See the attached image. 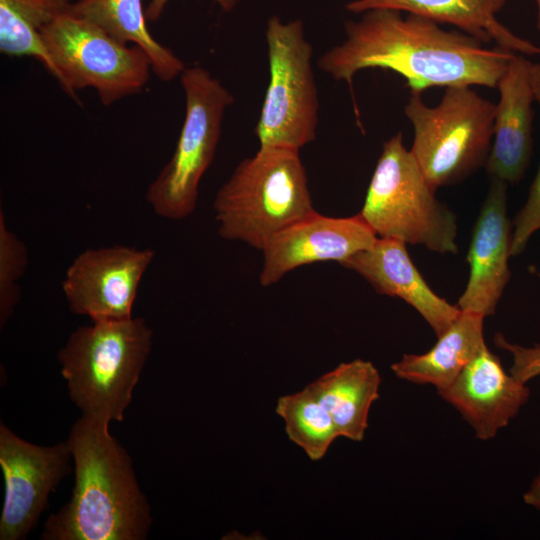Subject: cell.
<instances>
[{
  "label": "cell",
  "instance_id": "obj_1",
  "mask_svg": "<svg viewBox=\"0 0 540 540\" xmlns=\"http://www.w3.org/2000/svg\"><path fill=\"white\" fill-rule=\"evenodd\" d=\"M345 39L318 59L321 71L352 86L364 69H388L402 76L411 93L430 87H497L513 53L486 48L460 31L392 9H373L345 23Z\"/></svg>",
  "mask_w": 540,
  "mask_h": 540
},
{
  "label": "cell",
  "instance_id": "obj_2",
  "mask_svg": "<svg viewBox=\"0 0 540 540\" xmlns=\"http://www.w3.org/2000/svg\"><path fill=\"white\" fill-rule=\"evenodd\" d=\"M67 443L74 461L70 500L44 524L42 540H144L151 507L133 462L109 423L81 416Z\"/></svg>",
  "mask_w": 540,
  "mask_h": 540
},
{
  "label": "cell",
  "instance_id": "obj_3",
  "mask_svg": "<svg viewBox=\"0 0 540 540\" xmlns=\"http://www.w3.org/2000/svg\"><path fill=\"white\" fill-rule=\"evenodd\" d=\"M151 345L152 330L140 317L96 320L72 332L57 358L81 416L123 420Z\"/></svg>",
  "mask_w": 540,
  "mask_h": 540
},
{
  "label": "cell",
  "instance_id": "obj_4",
  "mask_svg": "<svg viewBox=\"0 0 540 540\" xmlns=\"http://www.w3.org/2000/svg\"><path fill=\"white\" fill-rule=\"evenodd\" d=\"M219 235L263 250L269 240L314 211L300 151L260 147L216 193Z\"/></svg>",
  "mask_w": 540,
  "mask_h": 540
},
{
  "label": "cell",
  "instance_id": "obj_5",
  "mask_svg": "<svg viewBox=\"0 0 540 540\" xmlns=\"http://www.w3.org/2000/svg\"><path fill=\"white\" fill-rule=\"evenodd\" d=\"M377 237L457 254V218L435 196L401 132L386 140L359 213Z\"/></svg>",
  "mask_w": 540,
  "mask_h": 540
},
{
  "label": "cell",
  "instance_id": "obj_6",
  "mask_svg": "<svg viewBox=\"0 0 540 540\" xmlns=\"http://www.w3.org/2000/svg\"><path fill=\"white\" fill-rule=\"evenodd\" d=\"M404 113L413 127L410 151L436 191L465 180L485 166L492 139L495 104L471 86L447 87L436 106L411 93Z\"/></svg>",
  "mask_w": 540,
  "mask_h": 540
},
{
  "label": "cell",
  "instance_id": "obj_7",
  "mask_svg": "<svg viewBox=\"0 0 540 540\" xmlns=\"http://www.w3.org/2000/svg\"><path fill=\"white\" fill-rule=\"evenodd\" d=\"M185 114L169 162L149 185L146 200L164 218L181 220L197 205L200 181L214 160L232 93L206 68L186 67L180 76Z\"/></svg>",
  "mask_w": 540,
  "mask_h": 540
},
{
  "label": "cell",
  "instance_id": "obj_8",
  "mask_svg": "<svg viewBox=\"0 0 540 540\" xmlns=\"http://www.w3.org/2000/svg\"><path fill=\"white\" fill-rule=\"evenodd\" d=\"M58 72L57 82L73 99L93 88L104 106L140 93L152 64L138 46L125 44L70 10L41 29Z\"/></svg>",
  "mask_w": 540,
  "mask_h": 540
},
{
  "label": "cell",
  "instance_id": "obj_9",
  "mask_svg": "<svg viewBox=\"0 0 540 540\" xmlns=\"http://www.w3.org/2000/svg\"><path fill=\"white\" fill-rule=\"evenodd\" d=\"M265 38L269 81L254 134L260 147L300 151L315 140L318 127L313 48L299 19L283 22L270 17Z\"/></svg>",
  "mask_w": 540,
  "mask_h": 540
},
{
  "label": "cell",
  "instance_id": "obj_10",
  "mask_svg": "<svg viewBox=\"0 0 540 540\" xmlns=\"http://www.w3.org/2000/svg\"><path fill=\"white\" fill-rule=\"evenodd\" d=\"M66 441L51 446L30 443L0 425V467L5 494L0 540H24L48 506V498L70 471Z\"/></svg>",
  "mask_w": 540,
  "mask_h": 540
},
{
  "label": "cell",
  "instance_id": "obj_11",
  "mask_svg": "<svg viewBox=\"0 0 540 540\" xmlns=\"http://www.w3.org/2000/svg\"><path fill=\"white\" fill-rule=\"evenodd\" d=\"M154 256L151 249L121 245L80 253L62 282L70 310L92 321L132 317L140 281Z\"/></svg>",
  "mask_w": 540,
  "mask_h": 540
},
{
  "label": "cell",
  "instance_id": "obj_12",
  "mask_svg": "<svg viewBox=\"0 0 540 540\" xmlns=\"http://www.w3.org/2000/svg\"><path fill=\"white\" fill-rule=\"evenodd\" d=\"M377 235L358 213L330 217L316 210L274 235L263 248L261 286H270L307 264L336 261L369 248Z\"/></svg>",
  "mask_w": 540,
  "mask_h": 540
},
{
  "label": "cell",
  "instance_id": "obj_13",
  "mask_svg": "<svg viewBox=\"0 0 540 540\" xmlns=\"http://www.w3.org/2000/svg\"><path fill=\"white\" fill-rule=\"evenodd\" d=\"M512 230L507 216V183L492 179L474 225L467 262L470 275L457 306L462 311L493 315L511 272Z\"/></svg>",
  "mask_w": 540,
  "mask_h": 540
},
{
  "label": "cell",
  "instance_id": "obj_14",
  "mask_svg": "<svg viewBox=\"0 0 540 540\" xmlns=\"http://www.w3.org/2000/svg\"><path fill=\"white\" fill-rule=\"evenodd\" d=\"M438 395L457 409L480 440H490L528 402L530 389L507 374L498 356L486 346Z\"/></svg>",
  "mask_w": 540,
  "mask_h": 540
},
{
  "label": "cell",
  "instance_id": "obj_15",
  "mask_svg": "<svg viewBox=\"0 0 540 540\" xmlns=\"http://www.w3.org/2000/svg\"><path fill=\"white\" fill-rule=\"evenodd\" d=\"M363 277L379 294L397 297L411 305L429 324L437 338L444 334L461 313L437 295L411 260L406 243L377 237L367 249L340 263Z\"/></svg>",
  "mask_w": 540,
  "mask_h": 540
},
{
  "label": "cell",
  "instance_id": "obj_16",
  "mask_svg": "<svg viewBox=\"0 0 540 540\" xmlns=\"http://www.w3.org/2000/svg\"><path fill=\"white\" fill-rule=\"evenodd\" d=\"M532 62L514 54L498 81L499 101L495 104L493 139L486 173L491 179L519 182L532 154Z\"/></svg>",
  "mask_w": 540,
  "mask_h": 540
},
{
  "label": "cell",
  "instance_id": "obj_17",
  "mask_svg": "<svg viewBox=\"0 0 540 540\" xmlns=\"http://www.w3.org/2000/svg\"><path fill=\"white\" fill-rule=\"evenodd\" d=\"M506 0H352L346 9L362 14L373 9H392L447 23L482 43L522 55L539 56L540 46L516 35L500 23L496 14Z\"/></svg>",
  "mask_w": 540,
  "mask_h": 540
},
{
  "label": "cell",
  "instance_id": "obj_18",
  "mask_svg": "<svg viewBox=\"0 0 540 540\" xmlns=\"http://www.w3.org/2000/svg\"><path fill=\"white\" fill-rule=\"evenodd\" d=\"M381 377L372 362L355 359L321 375L310 387L331 416L339 437L362 441Z\"/></svg>",
  "mask_w": 540,
  "mask_h": 540
},
{
  "label": "cell",
  "instance_id": "obj_19",
  "mask_svg": "<svg viewBox=\"0 0 540 540\" xmlns=\"http://www.w3.org/2000/svg\"><path fill=\"white\" fill-rule=\"evenodd\" d=\"M484 318L461 310L458 318L429 351L404 354L391 365V370L400 379L420 385L431 384L436 390L449 386L485 345Z\"/></svg>",
  "mask_w": 540,
  "mask_h": 540
},
{
  "label": "cell",
  "instance_id": "obj_20",
  "mask_svg": "<svg viewBox=\"0 0 540 540\" xmlns=\"http://www.w3.org/2000/svg\"><path fill=\"white\" fill-rule=\"evenodd\" d=\"M70 11L120 42L140 47L150 58L152 71L160 80L171 81L185 70L184 62L149 32L142 0H76Z\"/></svg>",
  "mask_w": 540,
  "mask_h": 540
},
{
  "label": "cell",
  "instance_id": "obj_21",
  "mask_svg": "<svg viewBox=\"0 0 540 540\" xmlns=\"http://www.w3.org/2000/svg\"><path fill=\"white\" fill-rule=\"evenodd\" d=\"M276 413L285 424V432L312 461L322 459L339 437L335 424L310 385L301 391L281 396Z\"/></svg>",
  "mask_w": 540,
  "mask_h": 540
},
{
  "label": "cell",
  "instance_id": "obj_22",
  "mask_svg": "<svg viewBox=\"0 0 540 540\" xmlns=\"http://www.w3.org/2000/svg\"><path fill=\"white\" fill-rule=\"evenodd\" d=\"M28 262L27 248L11 232L0 212V326L3 327L11 317L19 302L20 292L17 285L23 276Z\"/></svg>",
  "mask_w": 540,
  "mask_h": 540
},
{
  "label": "cell",
  "instance_id": "obj_23",
  "mask_svg": "<svg viewBox=\"0 0 540 540\" xmlns=\"http://www.w3.org/2000/svg\"><path fill=\"white\" fill-rule=\"evenodd\" d=\"M72 0H0V24L41 31L70 10Z\"/></svg>",
  "mask_w": 540,
  "mask_h": 540
},
{
  "label": "cell",
  "instance_id": "obj_24",
  "mask_svg": "<svg viewBox=\"0 0 540 540\" xmlns=\"http://www.w3.org/2000/svg\"><path fill=\"white\" fill-rule=\"evenodd\" d=\"M531 81L535 102L540 109V62L532 63ZM540 230V163L527 200L513 221L511 256L521 254L531 236Z\"/></svg>",
  "mask_w": 540,
  "mask_h": 540
},
{
  "label": "cell",
  "instance_id": "obj_25",
  "mask_svg": "<svg viewBox=\"0 0 540 540\" xmlns=\"http://www.w3.org/2000/svg\"><path fill=\"white\" fill-rule=\"evenodd\" d=\"M494 343L512 356L509 373L516 380L527 384L528 381L540 375V345L524 347L509 342L501 333L494 335Z\"/></svg>",
  "mask_w": 540,
  "mask_h": 540
},
{
  "label": "cell",
  "instance_id": "obj_26",
  "mask_svg": "<svg viewBox=\"0 0 540 540\" xmlns=\"http://www.w3.org/2000/svg\"><path fill=\"white\" fill-rule=\"evenodd\" d=\"M170 0H150L145 10L149 22H155L162 16L165 7ZM224 12H231L241 0H213Z\"/></svg>",
  "mask_w": 540,
  "mask_h": 540
},
{
  "label": "cell",
  "instance_id": "obj_27",
  "mask_svg": "<svg viewBox=\"0 0 540 540\" xmlns=\"http://www.w3.org/2000/svg\"><path fill=\"white\" fill-rule=\"evenodd\" d=\"M524 502L540 510V471L523 495Z\"/></svg>",
  "mask_w": 540,
  "mask_h": 540
},
{
  "label": "cell",
  "instance_id": "obj_28",
  "mask_svg": "<svg viewBox=\"0 0 540 540\" xmlns=\"http://www.w3.org/2000/svg\"><path fill=\"white\" fill-rule=\"evenodd\" d=\"M537 6V29L540 31V0H534Z\"/></svg>",
  "mask_w": 540,
  "mask_h": 540
}]
</instances>
